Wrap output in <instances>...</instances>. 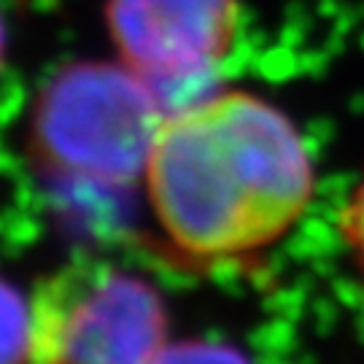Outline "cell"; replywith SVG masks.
I'll return each instance as SVG.
<instances>
[{"label": "cell", "mask_w": 364, "mask_h": 364, "mask_svg": "<svg viewBox=\"0 0 364 364\" xmlns=\"http://www.w3.org/2000/svg\"><path fill=\"white\" fill-rule=\"evenodd\" d=\"M144 186L183 257L230 262L275 246L305 216L316 165L278 105L251 92H210L168 111Z\"/></svg>", "instance_id": "1"}, {"label": "cell", "mask_w": 364, "mask_h": 364, "mask_svg": "<svg viewBox=\"0 0 364 364\" xmlns=\"http://www.w3.org/2000/svg\"><path fill=\"white\" fill-rule=\"evenodd\" d=\"M340 232H343L346 243L351 248V254L356 257V264L362 267L364 273V176L353 186V192L348 195L346 205H343Z\"/></svg>", "instance_id": "7"}, {"label": "cell", "mask_w": 364, "mask_h": 364, "mask_svg": "<svg viewBox=\"0 0 364 364\" xmlns=\"http://www.w3.org/2000/svg\"><path fill=\"white\" fill-rule=\"evenodd\" d=\"M151 364H251V359L219 340H170Z\"/></svg>", "instance_id": "6"}, {"label": "cell", "mask_w": 364, "mask_h": 364, "mask_svg": "<svg viewBox=\"0 0 364 364\" xmlns=\"http://www.w3.org/2000/svg\"><path fill=\"white\" fill-rule=\"evenodd\" d=\"M168 108L122 63H73L41 90L30 149L43 173L90 189L144 181Z\"/></svg>", "instance_id": "2"}, {"label": "cell", "mask_w": 364, "mask_h": 364, "mask_svg": "<svg viewBox=\"0 0 364 364\" xmlns=\"http://www.w3.org/2000/svg\"><path fill=\"white\" fill-rule=\"evenodd\" d=\"M237 0H105V25L127 65L168 111L205 90L237 36Z\"/></svg>", "instance_id": "4"}, {"label": "cell", "mask_w": 364, "mask_h": 364, "mask_svg": "<svg viewBox=\"0 0 364 364\" xmlns=\"http://www.w3.org/2000/svg\"><path fill=\"white\" fill-rule=\"evenodd\" d=\"M30 362V299L0 278V364Z\"/></svg>", "instance_id": "5"}, {"label": "cell", "mask_w": 364, "mask_h": 364, "mask_svg": "<svg viewBox=\"0 0 364 364\" xmlns=\"http://www.w3.org/2000/svg\"><path fill=\"white\" fill-rule=\"evenodd\" d=\"M168 326L165 299L146 278L73 257L33 289L27 364H151Z\"/></svg>", "instance_id": "3"}, {"label": "cell", "mask_w": 364, "mask_h": 364, "mask_svg": "<svg viewBox=\"0 0 364 364\" xmlns=\"http://www.w3.org/2000/svg\"><path fill=\"white\" fill-rule=\"evenodd\" d=\"M9 25H6V16L0 11V73L6 68V60H9Z\"/></svg>", "instance_id": "8"}]
</instances>
